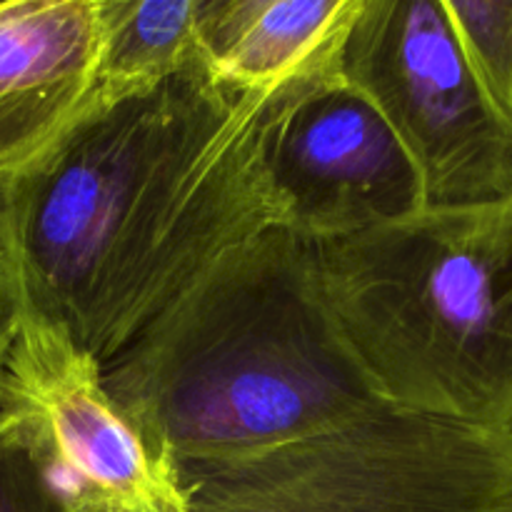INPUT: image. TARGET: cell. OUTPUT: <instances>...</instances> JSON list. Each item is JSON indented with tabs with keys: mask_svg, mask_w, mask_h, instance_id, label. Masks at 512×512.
<instances>
[{
	"mask_svg": "<svg viewBox=\"0 0 512 512\" xmlns=\"http://www.w3.org/2000/svg\"><path fill=\"white\" fill-rule=\"evenodd\" d=\"M280 88L240 85L203 58L93 98L13 178L30 313L108 365L225 250L283 228L265 165Z\"/></svg>",
	"mask_w": 512,
	"mask_h": 512,
	"instance_id": "6da1fadb",
	"label": "cell"
},
{
	"mask_svg": "<svg viewBox=\"0 0 512 512\" xmlns=\"http://www.w3.org/2000/svg\"><path fill=\"white\" fill-rule=\"evenodd\" d=\"M105 385L175 475L388 405L325 298L315 243L288 228L213 260L105 365Z\"/></svg>",
	"mask_w": 512,
	"mask_h": 512,
	"instance_id": "7a4b0ae2",
	"label": "cell"
},
{
	"mask_svg": "<svg viewBox=\"0 0 512 512\" xmlns=\"http://www.w3.org/2000/svg\"><path fill=\"white\" fill-rule=\"evenodd\" d=\"M325 298L395 408L512 430V195L315 243Z\"/></svg>",
	"mask_w": 512,
	"mask_h": 512,
	"instance_id": "3957f363",
	"label": "cell"
},
{
	"mask_svg": "<svg viewBox=\"0 0 512 512\" xmlns=\"http://www.w3.org/2000/svg\"><path fill=\"white\" fill-rule=\"evenodd\" d=\"M178 480L185 512H512V430L383 405Z\"/></svg>",
	"mask_w": 512,
	"mask_h": 512,
	"instance_id": "277c9868",
	"label": "cell"
},
{
	"mask_svg": "<svg viewBox=\"0 0 512 512\" xmlns=\"http://www.w3.org/2000/svg\"><path fill=\"white\" fill-rule=\"evenodd\" d=\"M338 70L413 155L428 203L512 195V120L445 0H365Z\"/></svg>",
	"mask_w": 512,
	"mask_h": 512,
	"instance_id": "5b68a950",
	"label": "cell"
},
{
	"mask_svg": "<svg viewBox=\"0 0 512 512\" xmlns=\"http://www.w3.org/2000/svg\"><path fill=\"white\" fill-rule=\"evenodd\" d=\"M265 165L283 228L310 243L348 238L428 205L413 155L338 65L280 88Z\"/></svg>",
	"mask_w": 512,
	"mask_h": 512,
	"instance_id": "8992f818",
	"label": "cell"
},
{
	"mask_svg": "<svg viewBox=\"0 0 512 512\" xmlns=\"http://www.w3.org/2000/svg\"><path fill=\"white\" fill-rule=\"evenodd\" d=\"M0 415L18 425L73 505L185 512L178 475L110 395L105 365L30 310L0 385Z\"/></svg>",
	"mask_w": 512,
	"mask_h": 512,
	"instance_id": "52a82bcc",
	"label": "cell"
},
{
	"mask_svg": "<svg viewBox=\"0 0 512 512\" xmlns=\"http://www.w3.org/2000/svg\"><path fill=\"white\" fill-rule=\"evenodd\" d=\"M98 0L0 3V178L43 158L98 90Z\"/></svg>",
	"mask_w": 512,
	"mask_h": 512,
	"instance_id": "ba28073f",
	"label": "cell"
},
{
	"mask_svg": "<svg viewBox=\"0 0 512 512\" xmlns=\"http://www.w3.org/2000/svg\"><path fill=\"white\" fill-rule=\"evenodd\" d=\"M365 0H275L213 60L225 78L248 88H280L338 65Z\"/></svg>",
	"mask_w": 512,
	"mask_h": 512,
	"instance_id": "9c48e42d",
	"label": "cell"
},
{
	"mask_svg": "<svg viewBox=\"0 0 512 512\" xmlns=\"http://www.w3.org/2000/svg\"><path fill=\"white\" fill-rule=\"evenodd\" d=\"M100 65L95 98L160 83L208 58L198 0H98Z\"/></svg>",
	"mask_w": 512,
	"mask_h": 512,
	"instance_id": "30bf717a",
	"label": "cell"
},
{
	"mask_svg": "<svg viewBox=\"0 0 512 512\" xmlns=\"http://www.w3.org/2000/svg\"><path fill=\"white\" fill-rule=\"evenodd\" d=\"M493 98L512 120V0H445Z\"/></svg>",
	"mask_w": 512,
	"mask_h": 512,
	"instance_id": "8fae6325",
	"label": "cell"
},
{
	"mask_svg": "<svg viewBox=\"0 0 512 512\" xmlns=\"http://www.w3.org/2000/svg\"><path fill=\"white\" fill-rule=\"evenodd\" d=\"M0 512H73L60 485L30 440L0 415Z\"/></svg>",
	"mask_w": 512,
	"mask_h": 512,
	"instance_id": "7c38bea8",
	"label": "cell"
},
{
	"mask_svg": "<svg viewBox=\"0 0 512 512\" xmlns=\"http://www.w3.org/2000/svg\"><path fill=\"white\" fill-rule=\"evenodd\" d=\"M275 0H198V35L205 55L218 60Z\"/></svg>",
	"mask_w": 512,
	"mask_h": 512,
	"instance_id": "4fadbf2b",
	"label": "cell"
},
{
	"mask_svg": "<svg viewBox=\"0 0 512 512\" xmlns=\"http://www.w3.org/2000/svg\"><path fill=\"white\" fill-rule=\"evenodd\" d=\"M28 300H25L23 273L10 243H0V385H3L8 358L23 328Z\"/></svg>",
	"mask_w": 512,
	"mask_h": 512,
	"instance_id": "5bb4252c",
	"label": "cell"
},
{
	"mask_svg": "<svg viewBox=\"0 0 512 512\" xmlns=\"http://www.w3.org/2000/svg\"><path fill=\"white\" fill-rule=\"evenodd\" d=\"M10 218H13V178H0V243H10Z\"/></svg>",
	"mask_w": 512,
	"mask_h": 512,
	"instance_id": "9a60e30c",
	"label": "cell"
},
{
	"mask_svg": "<svg viewBox=\"0 0 512 512\" xmlns=\"http://www.w3.org/2000/svg\"><path fill=\"white\" fill-rule=\"evenodd\" d=\"M70 508H73V512H103V510H95V508H83V505H73V503H70Z\"/></svg>",
	"mask_w": 512,
	"mask_h": 512,
	"instance_id": "2e32d148",
	"label": "cell"
},
{
	"mask_svg": "<svg viewBox=\"0 0 512 512\" xmlns=\"http://www.w3.org/2000/svg\"><path fill=\"white\" fill-rule=\"evenodd\" d=\"M0 3H3V0H0Z\"/></svg>",
	"mask_w": 512,
	"mask_h": 512,
	"instance_id": "e0dca14e",
	"label": "cell"
}]
</instances>
